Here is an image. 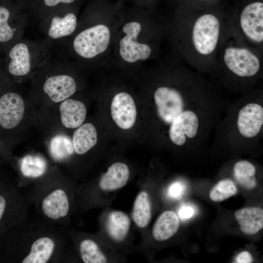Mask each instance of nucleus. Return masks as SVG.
Wrapping results in <instances>:
<instances>
[{
  "label": "nucleus",
  "instance_id": "nucleus-1",
  "mask_svg": "<svg viewBox=\"0 0 263 263\" xmlns=\"http://www.w3.org/2000/svg\"><path fill=\"white\" fill-rule=\"evenodd\" d=\"M199 73L186 64L180 68L178 86H160L154 93L158 114L170 125L169 138L178 146L188 143L199 133L202 120L199 108L189 103L214 94Z\"/></svg>",
  "mask_w": 263,
  "mask_h": 263
},
{
  "label": "nucleus",
  "instance_id": "nucleus-2",
  "mask_svg": "<svg viewBox=\"0 0 263 263\" xmlns=\"http://www.w3.org/2000/svg\"><path fill=\"white\" fill-rule=\"evenodd\" d=\"M66 242L63 227L30 213L0 240V263H61Z\"/></svg>",
  "mask_w": 263,
  "mask_h": 263
},
{
  "label": "nucleus",
  "instance_id": "nucleus-3",
  "mask_svg": "<svg viewBox=\"0 0 263 263\" xmlns=\"http://www.w3.org/2000/svg\"><path fill=\"white\" fill-rule=\"evenodd\" d=\"M185 14L176 21V46L181 59L201 73L215 72L228 19L210 11Z\"/></svg>",
  "mask_w": 263,
  "mask_h": 263
},
{
  "label": "nucleus",
  "instance_id": "nucleus-4",
  "mask_svg": "<svg viewBox=\"0 0 263 263\" xmlns=\"http://www.w3.org/2000/svg\"><path fill=\"white\" fill-rule=\"evenodd\" d=\"M263 54L247 45L227 22L217 59L215 72L232 87L252 84L260 76Z\"/></svg>",
  "mask_w": 263,
  "mask_h": 263
},
{
  "label": "nucleus",
  "instance_id": "nucleus-5",
  "mask_svg": "<svg viewBox=\"0 0 263 263\" xmlns=\"http://www.w3.org/2000/svg\"><path fill=\"white\" fill-rule=\"evenodd\" d=\"M27 198L35 213L46 222L64 227L70 212L67 187L61 180H41L24 187Z\"/></svg>",
  "mask_w": 263,
  "mask_h": 263
},
{
  "label": "nucleus",
  "instance_id": "nucleus-6",
  "mask_svg": "<svg viewBox=\"0 0 263 263\" xmlns=\"http://www.w3.org/2000/svg\"><path fill=\"white\" fill-rule=\"evenodd\" d=\"M53 45L46 40L23 38L11 46L4 53L3 68L9 78L25 77L41 70L52 56Z\"/></svg>",
  "mask_w": 263,
  "mask_h": 263
},
{
  "label": "nucleus",
  "instance_id": "nucleus-7",
  "mask_svg": "<svg viewBox=\"0 0 263 263\" xmlns=\"http://www.w3.org/2000/svg\"><path fill=\"white\" fill-rule=\"evenodd\" d=\"M31 207L24 188L0 177V240L27 217Z\"/></svg>",
  "mask_w": 263,
  "mask_h": 263
},
{
  "label": "nucleus",
  "instance_id": "nucleus-8",
  "mask_svg": "<svg viewBox=\"0 0 263 263\" xmlns=\"http://www.w3.org/2000/svg\"><path fill=\"white\" fill-rule=\"evenodd\" d=\"M229 24L249 46L263 54V3L256 1L245 5Z\"/></svg>",
  "mask_w": 263,
  "mask_h": 263
},
{
  "label": "nucleus",
  "instance_id": "nucleus-9",
  "mask_svg": "<svg viewBox=\"0 0 263 263\" xmlns=\"http://www.w3.org/2000/svg\"><path fill=\"white\" fill-rule=\"evenodd\" d=\"M29 19L17 0H0V55L23 38Z\"/></svg>",
  "mask_w": 263,
  "mask_h": 263
},
{
  "label": "nucleus",
  "instance_id": "nucleus-10",
  "mask_svg": "<svg viewBox=\"0 0 263 263\" xmlns=\"http://www.w3.org/2000/svg\"><path fill=\"white\" fill-rule=\"evenodd\" d=\"M73 6L56 11L38 22L44 39L53 46L59 44L76 31L77 19L73 10Z\"/></svg>",
  "mask_w": 263,
  "mask_h": 263
},
{
  "label": "nucleus",
  "instance_id": "nucleus-11",
  "mask_svg": "<svg viewBox=\"0 0 263 263\" xmlns=\"http://www.w3.org/2000/svg\"><path fill=\"white\" fill-rule=\"evenodd\" d=\"M110 32L105 25L98 24L81 30L74 37L72 48L79 57L91 59L104 52L109 46Z\"/></svg>",
  "mask_w": 263,
  "mask_h": 263
},
{
  "label": "nucleus",
  "instance_id": "nucleus-12",
  "mask_svg": "<svg viewBox=\"0 0 263 263\" xmlns=\"http://www.w3.org/2000/svg\"><path fill=\"white\" fill-rule=\"evenodd\" d=\"M141 29V24L137 21L128 22L123 28L126 35L120 40L119 53L125 61L132 63L138 60H146L151 54L152 50L149 45L137 40Z\"/></svg>",
  "mask_w": 263,
  "mask_h": 263
},
{
  "label": "nucleus",
  "instance_id": "nucleus-13",
  "mask_svg": "<svg viewBox=\"0 0 263 263\" xmlns=\"http://www.w3.org/2000/svg\"><path fill=\"white\" fill-rule=\"evenodd\" d=\"M9 88L0 94V128L5 131L14 129L20 123L25 111L21 95Z\"/></svg>",
  "mask_w": 263,
  "mask_h": 263
},
{
  "label": "nucleus",
  "instance_id": "nucleus-14",
  "mask_svg": "<svg viewBox=\"0 0 263 263\" xmlns=\"http://www.w3.org/2000/svg\"><path fill=\"white\" fill-rule=\"evenodd\" d=\"M263 125V108L256 102L244 105L239 111L236 120L239 134L246 139H252L260 132Z\"/></svg>",
  "mask_w": 263,
  "mask_h": 263
},
{
  "label": "nucleus",
  "instance_id": "nucleus-15",
  "mask_svg": "<svg viewBox=\"0 0 263 263\" xmlns=\"http://www.w3.org/2000/svg\"><path fill=\"white\" fill-rule=\"evenodd\" d=\"M42 89L52 101L58 103L68 99L75 94L76 84L72 76L58 73L46 77L42 84Z\"/></svg>",
  "mask_w": 263,
  "mask_h": 263
},
{
  "label": "nucleus",
  "instance_id": "nucleus-16",
  "mask_svg": "<svg viewBox=\"0 0 263 263\" xmlns=\"http://www.w3.org/2000/svg\"><path fill=\"white\" fill-rule=\"evenodd\" d=\"M112 117L120 128L127 130L135 123L137 112L132 97L126 93H119L113 97L111 106Z\"/></svg>",
  "mask_w": 263,
  "mask_h": 263
},
{
  "label": "nucleus",
  "instance_id": "nucleus-17",
  "mask_svg": "<svg viewBox=\"0 0 263 263\" xmlns=\"http://www.w3.org/2000/svg\"><path fill=\"white\" fill-rule=\"evenodd\" d=\"M77 0H17L28 15L39 22L43 18L60 9L73 6Z\"/></svg>",
  "mask_w": 263,
  "mask_h": 263
},
{
  "label": "nucleus",
  "instance_id": "nucleus-18",
  "mask_svg": "<svg viewBox=\"0 0 263 263\" xmlns=\"http://www.w3.org/2000/svg\"><path fill=\"white\" fill-rule=\"evenodd\" d=\"M59 111L61 123L67 128L79 127L86 118V107L78 100L68 98L62 101Z\"/></svg>",
  "mask_w": 263,
  "mask_h": 263
},
{
  "label": "nucleus",
  "instance_id": "nucleus-19",
  "mask_svg": "<svg viewBox=\"0 0 263 263\" xmlns=\"http://www.w3.org/2000/svg\"><path fill=\"white\" fill-rule=\"evenodd\" d=\"M130 171L124 163L117 162L112 165L99 181V187L103 190H114L125 186L129 178Z\"/></svg>",
  "mask_w": 263,
  "mask_h": 263
},
{
  "label": "nucleus",
  "instance_id": "nucleus-20",
  "mask_svg": "<svg viewBox=\"0 0 263 263\" xmlns=\"http://www.w3.org/2000/svg\"><path fill=\"white\" fill-rule=\"evenodd\" d=\"M235 219L241 231L247 235L258 233L263 227V210L258 207H247L235 212Z\"/></svg>",
  "mask_w": 263,
  "mask_h": 263
},
{
  "label": "nucleus",
  "instance_id": "nucleus-21",
  "mask_svg": "<svg viewBox=\"0 0 263 263\" xmlns=\"http://www.w3.org/2000/svg\"><path fill=\"white\" fill-rule=\"evenodd\" d=\"M179 224V218L175 212L165 211L155 221L152 235L158 241H166L175 235L178 230Z\"/></svg>",
  "mask_w": 263,
  "mask_h": 263
},
{
  "label": "nucleus",
  "instance_id": "nucleus-22",
  "mask_svg": "<svg viewBox=\"0 0 263 263\" xmlns=\"http://www.w3.org/2000/svg\"><path fill=\"white\" fill-rule=\"evenodd\" d=\"M130 224V219L126 213L121 211H113L108 216L106 231L113 241L121 242L128 234Z\"/></svg>",
  "mask_w": 263,
  "mask_h": 263
},
{
  "label": "nucleus",
  "instance_id": "nucleus-23",
  "mask_svg": "<svg viewBox=\"0 0 263 263\" xmlns=\"http://www.w3.org/2000/svg\"><path fill=\"white\" fill-rule=\"evenodd\" d=\"M72 142L76 154L86 153L97 142V132L94 126L91 123L80 126L74 133Z\"/></svg>",
  "mask_w": 263,
  "mask_h": 263
},
{
  "label": "nucleus",
  "instance_id": "nucleus-24",
  "mask_svg": "<svg viewBox=\"0 0 263 263\" xmlns=\"http://www.w3.org/2000/svg\"><path fill=\"white\" fill-rule=\"evenodd\" d=\"M132 218L136 225L141 228L146 227L151 217V206L148 193L140 191L136 196L132 211Z\"/></svg>",
  "mask_w": 263,
  "mask_h": 263
},
{
  "label": "nucleus",
  "instance_id": "nucleus-25",
  "mask_svg": "<svg viewBox=\"0 0 263 263\" xmlns=\"http://www.w3.org/2000/svg\"><path fill=\"white\" fill-rule=\"evenodd\" d=\"M73 142L67 136L59 134L54 136L49 145V153L52 159L61 163L69 158L74 153Z\"/></svg>",
  "mask_w": 263,
  "mask_h": 263
},
{
  "label": "nucleus",
  "instance_id": "nucleus-26",
  "mask_svg": "<svg viewBox=\"0 0 263 263\" xmlns=\"http://www.w3.org/2000/svg\"><path fill=\"white\" fill-rule=\"evenodd\" d=\"M19 169L23 176L31 178H39L47 171V164L42 157L27 155L19 162Z\"/></svg>",
  "mask_w": 263,
  "mask_h": 263
},
{
  "label": "nucleus",
  "instance_id": "nucleus-27",
  "mask_svg": "<svg viewBox=\"0 0 263 263\" xmlns=\"http://www.w3.org/2000/svg\"><path fill=\"white\" fill-rule=\"evenodd\" d=\"M233 171L235 179L243 187L247 189L256 187V168L251 163L246 160L240 161L235 164Z\"/></svg>",
  "mask_w": 263,
  "mask_h": 263
},
{
  "label": "nucleus",
  "instance_id": "nucleus-28",
  "mask_svg": "<svg viewBox=\"0 0 263 263\" xmlns=\"http://www.w3.org/2000/svg\"><path fill=\"white\" fill-rule=\"evenodd\" d=\"M78 250L81 260L84 263H105L107 259L94 240L86 238L80 241Z\"/></svg>",
  "mask_w": 263,
  "mask_h": 263
},
{
  "label": "nucleus",
  "instance_id": "nucleus-29",
  "mask_svg": "<svg viewBox=\"0 0 263 263\" xmlns=\"http://www.w3.org/2000/svg\"><path fill=\"white\" fill-rule=\"evenodd\" d=\"M237 191L236 186L231 180L224 179L211 190L209 197L214 202H221L234 196Z\"/></svg>",
  "mask_w": 263,
  "mask_h": 263
},
{
  "label": "nucleus",
  "instance_id": "nucleus-30",
  "mask_svg": "<svg viewBox=\"0 0 263 263\" xmlns=\"http://www.w3.org/2000/svg\"><path fill=\"white\" fill-rule=\"evenodd\" d=\"M182 190L183 188L181 185L178 182H176L170 186L169 188V194L171 197L177 198L180 196Z\"/></svg>",
  "mask_w": 263,
  "mask_h": 263
},
{
  "label": "nucleus",
  "instance_id": "nucleus-31",
  "mask_svg": "<svg viewBox=\"0 0 263 263\" xmlns=\"http://www.w3.org/2000/svg\"><path fill=\"white\" fill-rule=\"evenodd\" d=\"M252 261L253 258L251 255L247 251H244L240 253L235 260V263H250Z\"/></svg>",
  "mask_w": 263,
  "mask_h": 263
},
{
  "label": "nucleus",
  "instance_id": "nucleus-32",
  "mask_svg": "<svg viewBox=\"0 0 263 263\" xmlns=\"http://www.w3.org/2000/svg\"><path fill=\"white\" fill-rule=\"evenodd\" d=\"M178 214L181 219H186L191 217L194 214V211L190 207H183L179 210Z\"/></svg>",
  "mask_w": 263,
  "mask_h": 263
},
{
  "label": "nucleus",
  "instance_id": "nucleus-33",
  "mask_svg": "<svg viewBox=\"0 0 263 263\" xmlns=\"http://www.w3.org/2000/svg\"><path fill=\"white\" fill-rule=\"evenodd\" d=\"M9 77L6 73L0 75V94L9 87Z\"/></svg>",
  "mask_w": 263,
  "mask_h": 263
},
{
  "label": "nucleus",
  "instance_id": "nucleus-34",
  "mask_svg": "<svg viewBox=\"0 0 263 263\" xmlns=\"http://www.w3.org/2000/svg\"><path fill=\"white\" fill-rule=\"evenodd\" d=\"M5 73L3 64V58L0 56V75H1Z\"/></svg>",
  "mask_w": 263,
  "mask_h": 263
},
{
  "label": "nucleus",
  "instance_id": "nucleus-35",
  "mask_svg": "<svg viewBox=\"0 0 263 263\" xmlns=\"http://www.w3.org/2000/svg\"><path fill=\"white\" fill-rule=\"evenodd\" d=\"M198 0L201 1H211L214 0Z\"/></svg>",
  "mask_w": 263,
  "mask_h": 263
},
{
  "label": "nucleus",
  "instance_id": "nucleus-36",
  "mask_svg": "<svg viewBox=\"0 0 263 263\" xmlns=\"http://www.w3.org/2000/svg\"></svg>",
  "mask_w": 263,
  "mask_h": 263
}]
</instances>
